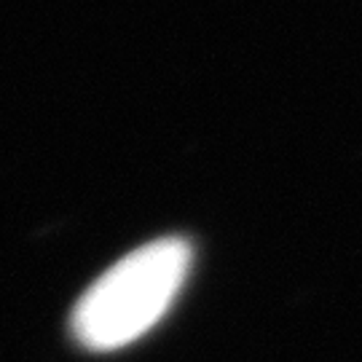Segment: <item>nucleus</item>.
Wrapping results in <instances>:
<instances>
[{
    "label": "nucleus",
    "mask_w": 362,
    "mask_h": 362,
    "mask_svg": "<svg viewBox=\"0 0 362 362\" xmlns=\"http://www.w3.org/2000/svg\"><path fill=\"white\" fill-rule=\"evenodd\" d=\"M191 258V245L177 236L148 242L121 258L76 303V341L86 349L110 351L143 338L175 303Z\"/></svg>",
    "instance_id": "1"
}]
</instances>
